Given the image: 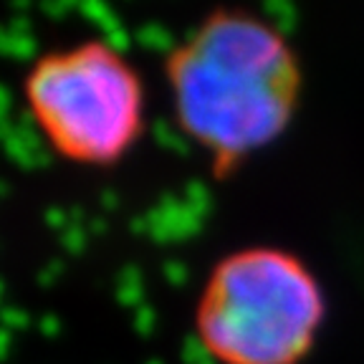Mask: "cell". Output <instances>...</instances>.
Here are the masks:
<instances>
[{"instance_id":"6da1fadb","label":"cell","mask_w":364,"mask_h":364,"mask_svg":"<svg viewBox=\"0 0 364 364\" xmlns=\"http://www.w3.org/2000/svg\"><path fill=\"white\" fill-rule=\"evenodd\" d=\"M165 76L177 124L218 180L284 136L304 91L286 33L240 8L208 13L167 53Z\"/></svg>"},{"instance_id":"7a4b0ae2","label":"cell","mask_w":364,"mask_h":364,"mask_svg":"<svg viewBox=\"0 0 364 364\" xmlns=\"http://www.w3.org/2000/svg\"><path fill=\"white\" fill-rule=\"evenodd\" d=\"M326 321L314 271L291 250L250 245L213 266L195 306L200 347L218 364H301Z\"/></svg>"},{"instance_id":"3957f363","label":"cell","mask_w":364,"mask_h":364,"mask_svg":"<svg viewBox=\"0 0 364 364\" xmlns=\"http://www.w3.org/2000/svg\"><path fill=\"white\" fill-rule=\"evenodd\" d=\"M23 94L46 142L76 165H117L144 132V84L107 41L43 53L28 68Z\"/></svg>"}]
</instances>
